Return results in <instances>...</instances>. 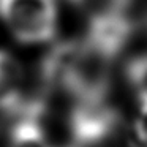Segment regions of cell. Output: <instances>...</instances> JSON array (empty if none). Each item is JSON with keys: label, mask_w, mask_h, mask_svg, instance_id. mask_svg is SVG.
Segmentation results:
<instances>
[{"label": "cell", "mask_w": 147, "mask_h": 147, "mask_svg": "<svg viewBox=\"0 0 147 147\" xmlns=\"http://www.w3.org/2000/svg\"><path fill=\"white\" fill-rule=\"evenodd\" d=\"M133 36L115 10L92 13L82 35L55 45L43 59V93H62L71 103L109 100L117 60Z\"/></svg>", "instance_id": "6da1fadb"}, {"label": "cell", "mask_w": 147, "mask_h": 147, "mask_svg": "<svg viewBox=\"0 0 147 147\" xmlns=\"http://www.w3.org/2000/svg\"><path fill=\"white\" fill-rule=\"evenodd\" d=\"M0 21L21 45H48L59 33V0H0Z\"/></svg>", "instance_id": "7a4b0ae2"}, {"label": "cell", "mask_w": 147, "mask_h": 147, "mask_svg": "<svg viewBox=\"0 0 147 147\" xmlns=\"http://www.w3.org/2000/svg\"><path fill=\"white\" fill-rule=\"evenodd\" d=\"M120 115L106 101L71 103L65 117V136L59 147H100L119 130Z\"/></svg>", "instance_id": "3957f363"}, {"label": "cell", "mask_w": 147, "mask_h": 147, "mask_svg": "<svg viewBox=\"0 0 147 147\" xmlns=\"http://www.w3.org/2000/svg\"><path fill=\"white\" fill-rule=\"evenodd\" d=\"M48 100L45 93L26 96L21 108L11 117V127L5 147H57L46 125Z\"/></svg>", "instance_id": "277c9868"}, {"label": "cell", "mask_w": 147, "mask_h": 147, "mask_svg": "<svg viewBox=\"0 0 147 147\" xmlns=\"http://www.w3.org/2000/svg\"><path fill=\"white\" fill-rule=\"evenodd\" d=\"M26 78L21 62L11 52L0 49V112L13 115L26 100Z\"/></svg>", "instance_id": "5b68a950"}, {"label": "cell", "mask_w": 147, "mask_h": 147, "mask_svg": "<svg viewBox=\"0 0 147 147\" xmlns=\"http://www.w3.org/2000/svg\"><path fill=\"white\" fill-rule=\"evenodd\" d=\"M125 79L138 106L147 115V52L134 55L125 63Z\"/></svg>", "instance_id": "8992f818"}]
</instances>
